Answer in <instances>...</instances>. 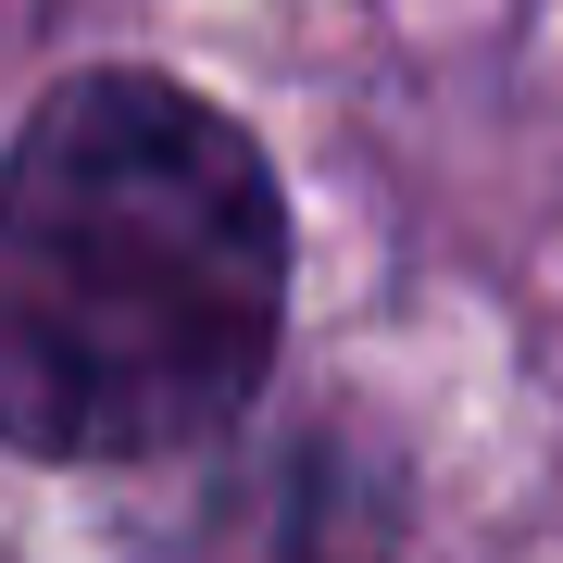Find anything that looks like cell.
Returning <instances> with one entry per match:
<instances>
[{
  "label": "cell",
  "instance_id": "1",
  "mask_svg": "<svg viewBox=\"0 0 563 563\" xmlns=\"http://www.w3.org/2000/svg\"><path fill=\"white\" fill-rule=\"evenodd\" d=\"M288 213L263 151L163 76H76L0 163V439L151 463L263 388Z\"/></svg>",
  "mask_w": 563,
  "mask_h": 563
}]
</instances>
